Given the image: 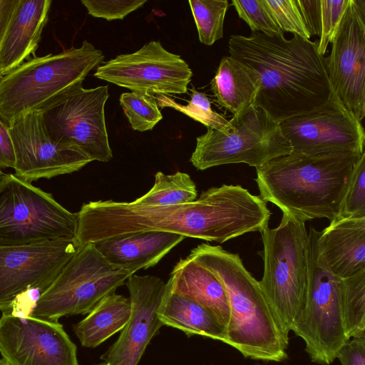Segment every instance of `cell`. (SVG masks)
I'll list each match as a JSON object with an SVG mask.
<instances>
[{
  "label": "cell",
  "instance_id": "cell-16",
  "mask_svg": "<svg viewBox=\"0 0 365 365\" xmlns=\"http://www.w3.org/2000/svg\"><path fill=\"white\" fill-rule=\"evenodd\" d=\"M326 58L333 93L361 122L365 115V1L350 0Z\"/></svg>",
  "mask_w": 365,
  "mask_h": 365
},
{
  "label": "cell",
  "instance_id": "cell-1",
  "mask_svg": "<svg viewBox=\"0 0 365 365\" xmlns=\"http://www.w3.org/2000/svg\"><path fill=\"white\" fill-rule=\"evenodd\" d=\"M271 214L259 196L240 185L212 187L193 202L169 206L91 201L77 212L76 241L82 247L122 235L163 231L223 243L248 232H261Z\"/></svg>",
  "mask_w": 365,
  "mask_h": 365
},
{
  "label": "cell",
  "instance_id": "cell-27",
  "mask_svg": "<svg viewBox=\"0 0 365 365\" xmlns=\"http://www.w3.org/2000/svg\"><path fill=\"white\" fill-rule=\"evenodd\" d=\"M339 297L344 328L351 339L365 336V269L339 279Z\"/></svg>",
  "mask_w": 365,
  "mask_h": 365
},
{
  "label": "cell",
  "instance_id": "cell-38",
  "mask_svg": "<svg viewBox=\"0 0 365 365\" xmlns=\"http://www.w3.org/2000/svg\"><path fill=\"white\" fill-rule=\"evenodd\" d=\"M15 166V154L9 125L0 118V168Z\"/></svg>",
  "mask_w": 365,
  "mask_h": 365
},
{
  "label": "cell",
  "instance_id": "cell-4",
  "mask_svg": "<svg viewBox=\"0 0 365 365\" xmlns=\"http://www.w3.org/2000/svg\"><path fill=\"white\" fill-rule=\"evenodd\" d=\"M189 256L210 270L226 291L230 319L224 343L245 358L264 362L287 359L289 340L283 336L259 282L240 256L205 243L192 249Z\"/></svg>",
  "mask_w": 365,
  "mask_h": 365
},
{
  "label": "cell",
  "instance_id": "cell-42",
  "mask_svg": "<svg viewBox=\"0 0 365 365\" xmlns=\"http://www.w3.org/2000/svg\"><path fill=\"white\" fill-rule=\"evenodd\" d=\"M255 365H259V364H255Z\"/></svg>",
  "mask_w": 365,
  "mask_h": 365
},
{
  "label": "cell",
  "instance_id": "cell-13",
  "mask_svg": "<svg viewBox=\"0 0 365 365\" xmlns=\"http://www.w3.org/2000/svg\"><path fill=\"white\" fill-rule=\"evenodd\" d=\"M279 127L292 146V153L361 155L364 152L361 122L334 93L321 108L286 119L279 123Z\"/></svg>",
  "mask_w": 365,
  "mask_h": 365
},
{
  "label": "cell",
  "instance_id": "cell-23",
  "mask_svg": "<svg viewBox=\"0 0 365 365\" xmlns=\"http://www.w3.org/2000/svg\"><path fill=\"white\" fill-rule=\"evenodd\" d=\"M158 314L163 326L178 329L187 336L200 335L225 341L226 330L211 313L196 302L170 291L166 285Z\"/></svg>",
  "mask_w": 365,
  "mask_h": 365
},
{
  "label": "cell",
  "instance_id": "cell-35",
  "mask_svg": "<svg viewBox=\"0 0 365 365\" xmlns=\"http://www.w3.org/2000/svg\"><path fill=\"white\" fill-rule=\"evenodd\" d=\"M146 0H82L88 13L107 21L123 19L145 4Z\"/></svg>",
  "mask_w": 365,
  "mask_h": 365
},
{
  "label": "cell",
  "instance_id": "cell-29",
  "mask_svg": "<svg viewBox=\"0 0 365 365\" xmlns=\"http://www.w3.org/2000/svg\"><path fill=\"white\" fill-rule=\"evenodd\" d=\"M155 98L160 107L168 106L173 108L193 120L201 123L207 128L215 129L222 133H228L232 129L230 121L212 110L208 98L194 88L192 89L190 100L187 101L186 106L178 104L165 95H157Z\"/></svg>",
  "mask_w": 365,
  "mask_h": 365
},
{
  "label": "cell",
  "instance_id": "cell-10",
  "mask_svg": "<svg viewBox=\"0 0 365 365\" xmlns=\"http://www.w3.org/2000/svg\"><path fill=\"white\" fill-rule=\"evenodd\" d=\"M228 133L207 128L196 138L190 161L197 170L232 163L261 167L272 159L292 153L279 123L261 108L252 106L233 115Z\"/></svg>",
  "mask_w": 365,
  "mask_h": 365
},
{
  "label": "cell",
  "instance_id": "cell-19",
  "mask_svg": "<svg viewBox=\"0 0 365 365\" xmlns=\"http://www.w3.org/2000/svg\"><path fill=\"white\" fill-rule=\"evenodd\" d=\"M185 237L163 231H141L93 243L111 264L135 274L157 264Z\"/></svg>",
  "mask_w": 365,
  "mask_h": 365
},
{
  "label": "cell",
  "instance_id": "cell-25",
  "mask_svg": "<svg viewBox=\"0 0 365 365\" xmlns=\"http://www.w3.org/2000/svg\"><path fill=\"white\" fill-rule=\"evenodd\" d=\"M210 85L217 103L233 115L254 105L258 90L254 73L231 56L222 57Z\"/></svg>",
  "mask_w": 365,
  "mask_h": 365
},
{
  "label": "cell",
  "instance_id": "cell-40",
  "mask_svg": "<svg viewBox=\"0 0 365 365\" xmlns=\"http://www.w3.org/2000/svg\"><path fill=\"white\" fill-rule=\"evenodd\" d=\"M0 365H9L8 363L4 359H0Z\"/></svg>",
  "mask_w": 365,
  "mask_h": 365
},
{
  "label": "cell",
  "instance_id": "cell-41",
  "mask_svg": "<svg viewBox=\"0 0 365 365\" xmlns=\"http://www.w3.org/2000/svg\"><path fill=\"white\" fill-rule=\"evenodd\" d=\"M3 175H4V173L2 172L1 169L0 168V180Z\"/></svg>",
  "mask_w": 365,
  "mask_h": 365
},
{
  "label": "cell",
  "instance_id": "cell-22",
  "mask_svg": "<svg viewBox=\"0 0 365 365\" xmlns=\"http://www.w3.org/2000/svg\"><path fill=\"white\" fill-rule=\"evenodd\" d=\"M166 287L205 308L226 330L230 304L226 291L218 279L189 255L173 267Z\"/></svg>",
  "mask_w": 365,
  "mask_h": 365
},
{
  "label": "cell",
  "instance_id": "cell-9",
  "mask_svg": "<svg viewBox=\"0 0 365 365\" xmlns=\"http://www.w3.org/2000/svg\"><path fill=\"white\" fill-rule=\"evenodd\" d=\"M131 275L127 270L110 264L94 244H88L61 269L29 315L58 321L64 316L88 314Z\"/></svg>",
  "mask_w": 365,
  "mask_h": 365
},
{
  "label": "cell",
  "instance_id": "cell-33",
  "mask_svg": "<svg viewBox=\"0 0 365 365\" xmlns=\"http://www.w3.org/2000/svg\"><path fill=\"white\" fill-rule=\"evenodd\" d=\"M232 4L239 17L248 24L252 31L265 34L282 32L262 0H232Z\"/></svg>",
  "mask_w": 365,
  "mask_h": 365
},
{
  "label": "cell",
  "instance_id": "cell-31",
  "mask_svg": "<svg viewBox=\"0 0 365 365\" xmlns=\"http://www.w3.org/2000/svg\"><path fill=\"white\" fill-rule=\"evenodd\" d=\"M340 217H365V152L354 168L338 218Z\"/></svg>",
  "mask_w": 365,
  "mask_h": 365
},
{
  "label": "cell",
  "instance_id": "cell-28",
  "mask_svg": "<svg viewBox=\"0 0 365 365\" xmlns=\"http://www.w3.org/2000/svg\"><path fill=\"white\" fill-rule=\"evenodd\" d=\"M200 41L212 45L223 37L225 16L229 6L227 0H190Z\"/></svg>",
  "mask_w": 365,
  "mask_h": 365
},
{
  "label": "cell",
  "instance_id": "cell-15",
  "mask_svg": "<svg viewBox=\"0 0 365 365\" xmlns=\"http://www.w3.org/2000/svg\"><path fill=\"white\" fill-rule=\"evenodd\" d=\"M0 353L9 365H79L77 347L58 321L11 312L0 318Z\"/></svg>",
  "mask_w": 365,
  "mask_h": 365
},
{
  "label": "cell",
  "instance_id": "cell-3",
  "mask_svg": "<svg viewBox=\"0 0 365 365\" xmlns=\"http://www.w3.org/2000/svg\"><path fill=\"white\" fill-rule=\"evenodd\" d=\"M361 155L291 153L277 157L256 168L255 180L259 197L295 220L306 222L325 217L331 222L340 215L354 168Z\"/></svg>",
  "mask_w": 365,
  "mask_h": 365
},
{
  "label": "cell",
  "instance_id": "cell-11",
  "mask_svg": "<svg viewBox=\"0 0 365 365\" xmlns=\"http://www.w3.org/2000/svg\"><path fill=\"white\" fill-rule=\"evenodd\" d=\"M108 86L83 87L56 99L41 110L50 136L81 148L92 160L113 158L106 125Z\"/></svg>",
  "mask_w": 365,
  "mask_h": 365
},
{
  "label": "cell",
  "instance_id": "cell-34",
  "mask_svg": "<svg viewBox=\"0 0 365 365\" xmlns=\"http://www.w3.org/2000/svg\"><path fill=\"white\" fill-rule=\"evenodd\" d=\"M350 0H320L321 34L318 49L324 56L331 43Z\"/></svg>",
  "mask_w": 365,
  "mask_h": 365
},
{
  "label": "cell",
  "instance_id": "cell-14",
  "mask_svg": "<svg viewBox=\"0 0 365 365\" xmlns=\"http://www.w3.org/2000/svg\"><path fill=\"white\" fill-rule=\"evenodd\" d=\"M14 154V175L29 182L69 174L93 160L79 147L54 140L42 112L34 111L9 126Z\"/></svg>",
  "mask_w": 365,
  "mask_h": 365
},
{
  "label": "cell",
  "instance_id": "cell-12",
  "mask_svg": "<svg viewBox=\"0 0 365 365\" xmlns=\"http://www.w3.org/2000/svg\"><path fill=\"white\" fill-rule=\"evenodd\" d=\"M93 76L132 91L165 96L186 93L192 71L180 56L151 41L102 63Z\"/></svg>",
  "mask_w": 365,
  "mask_h": 365
},
{
  "label": "cell",
  "instance_id": "cell-30",
  "mask_svg": "<svg viewBox=\"0 0 365 365\" xmlns=\"http://www.w3.org/2000/svg\"><path fill=\"white\" fill-rule=\"evenodd\" d=\"M119 101L125 115L135 130H150L163 118L154 96L132 91L122 93Z\"/></svg>",
  "mask_w": 365,
  "mask_h": 365
},
{
  "label": "cell",
  "instance_id": "cell-7",
  "mask_svg": "<svg viewBox=\"0 0 365 365\" xmlns=\"http://www.w3.org/2000/svg\"><path fill=\"white\" fill-rule=\"evenodd\" d=\"M319 231L309 227L305 302L291 331L303 339L305 351L312 362L329 365L350 338L346 334L341 314L340 278L329 271L319 256Z\"/></svg>",
  "mask_w": 365,
  "mask_h": 365
},
{
  "label": "cell",
  "instance_id": "cell-2",
  "mask_svg": "<svg viewBox=\"0 0 365 365\" xmlns=\"http://www.w3.org/2000/svg\"><path fill=\"white\" fill-rule=\"evenodd\" d=\"M228 50L256 77L253 106L279 123L315 110L333 96L318 41L298 35L287 39L283 32L252 31L248 36L232 35Z\"/></svg>",
  "mask_w": 365,
  "mask_h": 365
},
{
  "label": "cell",
  "instance_id": "cell-18",
  "mask_svg": "<svg viewBox=\"0 0 365 365\" xmlns=\"http://www.w3.org/2000/svg\"><path fill=\"white\" fill-rule=\"evenodd\" d=\"M130 293L131 315L117 340L93 365H138L148 345L163 326L158 309L165 283L155 276H130L125 283Z\"/></svg>",
  "mask_w": 365,
  "mask_h": 365
},
{
  "label": "cell",
  "instance_id": "cell-36",
  "mask_svg": "<svg viewBox=\"0 0 365 365\" xmlns=\"http://www.w3.org/2000/svg\"><path fill=\"white\" fill-rule=\"evenodd\" d=\"M341 365H365V336L351 338L338 351Z\"/></svg>",
  "mask_w": 365,
  "mask_h": 365
},
{
  "label": "cell",
  "instance_id": "cell-37",
  "mask_svg": "<svg viewBox=\"0 0 365 365\" xmlns=\"http://www.w3.org/2000/svg\"><path fill=\"white\" fill-rule=\"evenodd\" d=\"M305 27L310 36L321 34L320 0H296Z\"/></svg>",
  "mask_w": 365,
  "mask_h": 365
},
{
  "label": "cell",
  "instance_id": "cell-32",
  "mask_svg": "<svg viewBox=\"0 0 365 365\" xmlns=\"http://www.w3.org/2000/svg\"><path fill=\"white\" fill-rule=\"evenodd\" d=\"M265 8L283 31L309 39L296 0H262Z\"/></svg>",
  "mask_w": 365,
  "mask_h": 365
},
{
  "label": "cell",
  "instance_id": "cell-39",
  "mask_svg": "<svg viewBox=\"0 0 365 365\" xmlns=\"http://www.w3.org/2000/svg\"><path fill=\"white\" fill-rule=\"evenodd\" d=\"M20 0H0V48L10 21Z\"/></svg>",
  "mask_w": 365,
  "mask_h": 365
},
{
  "label": "cell",
  "instance_id": "cell-6",
  "mask_svg": "<svg viewBox=\"0 0 365 365\" xmlns=\"http://www.w3.org/2000/svg\"><path fill=\"white\" fill-rule=\"evenodd\" d=\"M261 234L264 272L259 285L289 340L305 302L308 232L304 222L283 215L277 227H267Z\"/></svg>",
  "mask_w": 365,
  "mask_h": 365
},
{
  "label": "cell",
  "instance_id": "cell-17",
  "mask_svg": "<svg viewBox=\"0 0 365 365\" xmlns=\"http://www.w3.org/2000/svg\"><path fill=\"white\" fill-rule=\"evenodd\" d=\"M81 247L76 239L0 246V310L9 311L27 290L46 288Z\"/></svg>",
  "mask_w": 365,
  "mask_h": 365
},
{
  "label": "cell",
  "instance_id": "cell-21",
  "mask_svg": "<svg viewBox=\"0 0 365 365\" xmlns=\"http://www.w3.org/2000/svg\"><path fill=\"white\" fill-rule=\"evenodd\" d=\"M51 4V0H20L1 46L0 78L35 54Z\"/></svg>",
  "mask_w": 365,
  "mask_h": 365
},
{
  "label": "cell",
  "instance_id": "cell-8",
  "mask_svg": "<svg viewBox=\"0 0 365 365\" xmlns=\"http://www.w3.org/2000/svg\"><path fill=\"white\" fill-rule=\"evenodd\" d=\"M77 230V213L31 182L4 173L0 180V246L73 240Z\"/></svg>",
  "mask_w": 365,
  "mask_h": 365
},
{
  "label": "cell",
  "instance_id": "cell-26",
  "mask_svg": "<svg viewBox=\"0 0 365 365\" xmlns=\"http://www.w3.org/2000/svg\"><path fill=\"white\" fill-rule=\"evenodd\" d=\"M197 197L195 183L188 174L180 171L170 175L158 172L151 189L133 202L145 206H169L191 202Z\"/></svg>",
  "mask_w": 365,
  "mask_h": 365
},
{
  "label": "cell",
  "instance_id": "cell-20",
  "mask_svg": "<svg viewBox=\"0 0 365 365\" xmlns=\"http://www.w3.org/2000/svg\"><path fill=\"white\" fill-rule=\"evenodd\" d=\"M318 251L329 271L341 279L365 269V217H340L319 232Z\"/></svg>",
  "mask_w": 365,
  "mask_h": 365
},
{
  "label": "cell",
  "instance_id": "cell-24",
  "mask_svg": "<svg viewBox=\"0 0 365 365\" xmlns=\"http://www.w3.org/2000/svg\"><path fill=\"white\" fill-rule=\"evenodd\" d=\"M130 297L112 293L104 297L73 329L82 346L96 348L120 331L131 315Z\"/></svg>",
  "mask_w": 365,
  "mask_h": 365
},
{
  "label": "cell",
  "instance_id": "cell-5",
  "mask_svg": "<svg viewBox=\"0 0 365 365\" xmlns=\"http://www.w3.org/2000/svg\"><path fill=\"white\" fill-rule=\"evenodd\" d=\"M104 55L84 40L78 48L35 56L0 78V118L9 126L42 110L63 95L83 87Z\"/></svg>",
  "mask_w": 365,
  "mask_h": 365
}]
</instances>
